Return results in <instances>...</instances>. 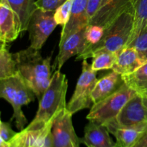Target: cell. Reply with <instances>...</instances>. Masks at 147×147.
Wrapping results in <instances>:
<instances>
[{
  "mask_svg": "<svg viewBox=\"0 0 147 147\" xmlns=\"http://www.w3.org/2000/svg\"><path fill=\"white\" fill-rule=\"evenodd\" d=\"M134 24V9L133 3L122 11L111 22L104 27V33L100 42L89 45L78 55L76 60L92 58L101 52H111L119 54L127 46Z\"/></svg>",
  "mask_w": 147,
  "mask_h": 147,
  "instance_id": "cell-1",
  "label": "cell"
},
{
  "mask_svg": "<svg viewBox=\"0 0 147 147\" xmlns=\"http://www.w3.org/2000/svg\"><path fill=\"white\" fill-rule=\"evenodd\" d=\"M17 73L40 101L51 81V56L43 57L40 50L30 46L13 54Z\"/></svg>",
  "mask_w": 147,
  "mask_h": 147,
  "instance_id": "cell-2",
  "label": "cell"
},
{
  "mask_svg": "<svg viewBox=\"0 0 147 147\" xmlns=\"http://www.w3.org/2000/svg\"><path fill=\"white\" fill-rule=\"evenodd\" d=\"M68 82L65 75L57 70L51 81L39 101L36 116L25 128L27 131H37L53 124L57 116L67 108L66 93Z\"/></svg>",
  "mask_w": 147,
  "mask_h": 147,
  "instance_id": "cell-3",
  "label": "cell"
},
{
  "mask_svg": "<svg viewBox=\"0 0 147 147\" xmlns=\"http://www.w3.org/2000/svg\"><path fill=\"white\" fill-rule=\"evenodd\" d=\"M0 97L11 104L13 108V116L11 120L15 119L16 127L20 131L24 130L27 120L22 110L23 106H27L34 100V92L17 74L12 77L0 80Z\"/></svg>",
  "mask_w": 147,
  "mask_h": 147,
  "instance_id": "cell-4",
  "label": "cell"
},
{
  "mask_svg": "<svg viewBox=\"0 0 147 147\" xmlns=\"http://www.w3.org/2000/svg\"><path fill=\"white\" fill-rule=\"evenodd\" d=\"M136 93L124 83L114 93L93 105L86 119L103 125L115 120L123 106Z\"/></svg>",
  "mask_w": 147,
  "mask_h": 147,
  "instance_id": "cell-5",
  "label": "cell"
},
{
  "mask_svg": "<svg viewBox=\"0 0 147 147\" xmlns=\"http://www.w3.org/2000/svg\"><path fill=\"white\" fill-rule=\"evenodd\" d=\"M96 73L91 68L87 60L82 63V73L76 84V89L67 104V109L72 114L83 109H88L93 104L91 95L98 79Z\"/></svg>",
  "mask_w": 147,
  "mask_h": 147,
  "instance_id": "cell-6",
  "label": "cell"
},
{
  "mask_svg": "<svg viewBox=\"0 0 147 147\" xmlns=\"http://www.w3.org/2000/svg\"><path fill=\"white\" fill-rule=\"evenodd\" d=\"M55 11H44L37 8L29 20L27 30L30 47L40 50L49 36L57 25L55 20Z\"/></svg>",
  "mask_w": 147,
  "mask_h": 147,
  "instance_id": "cell-7",
  "label": "cell"
},
{
  "mask_svg": "<svg viewBox=\"0 0 147 147\" xmlns=\"http://www.w3.org/2000/svg\"><path fill=\"white\" fill-rule=\"evenodd\" d=\"M121 127L147 130V108L140 93H136L126 103L116 119Z\"/></svg>",
  "mask_w": 147,
  "mask_h": 147,
  "instance_id": "cell-8",
  "label": "cell"
},
{
  "mask_svg": "<svg viewBox=\"0 0 147 147\" xmlns=\"http://www.w3.org/2000/svg\"><path fill=\"white\" fill-rule=\"evenodd\" d=\"M73 114L66 108L53 122L52 134L54 147H80L81 139L75 131Z\"/></svg>",
  "mask_w": 147,
  "mask_h": 147,
  "instance_id": "cell-9",
  "label": "cell"
},
{
  "mask_svg": "<svg viewBox=\"0 0 147 147\" xmlns=\"http://www.w3.org/2000/svg\"><path fill=\"white\" fill-rule=\"evenodd\" d=\"M86 27L69 36L63 43L59 45V53L55 60L53 68L60 70L69 58L81 53L87 46L85 38Z\"/></svg>",
  "mask_w": 147,
  "mask_h": 147,
  "instance_id": "cell-10",
  "label": "cell"
},
{
  "mask_svg": "<svg viewBox=\"0 0 147 147\" xmlns=\"http://www.w3.org/2000/svg\"><path fill=\"white\" fill-rule=\"evenodd\" d=\"M20 34V26L14 10L7 0L0 1V40L7 43L14 41Z\"/></svg>",
  "mask_w": 147,
  "mask_h": 147,
  "instance_id": "cell-11",
  "label": "cell"
},
{
  "mask_svg": "<svg viewBox=\"0 0 147 147\" xmlns=\"http://www.w3.org/2000/svg\"><path fill=\"white\" fill-rule=\"evenodd\" d=\"M88 2V0H73L71 14L68 22L63 27L59 45L63 43L69 36L80 31L89 24Z\"/></svg>",
  "mask_w": 147,
  "mask_h": 147,
  "instance_id": "cell-12",
  "label": "cell"
},
{
  "mask_svg": "<svg viewBox=\"0 0 147 147\" xmlns=\"http://www.w3.org/2000/svg\"><path fill=\"white\" fill-rule=\"evenodd\" d=\"M132 4V0H102L100 7L88 24L105 27Z\"/></svg>",
  "mask_w": 147,
  "mask_h": 147,
  "instance_id": "cell-13",
  "label": "cell"
},
{
  "mask_svg": "<svg viewBox=\"0 0 147 147\" xmlns=\"http://www.w3.org/2000/svg\"><path fill=\"white\" fill-rule=\"evenodd\" d=\"M81 144L87 147H116L107 128L94 121H89L85 127Z\"/></svg>",
  "mask_w": 147,
  "mask_h": 147,
  "instance_id": "cell-14",
  "label": "cell"
},
{
  "mask_svg": "<svg viewBox=\"0 0 147 147\" xmlns=\"http://www.w3.org/2000/svg\"><path fill=\"white\" fill-rule=\"evenodd\" d=\"M123 83L121 75L114 71L98 79L91 95L93 105L99 103L114 93Z\"/></svg>",
  "mask_w": 147,
  "mask_h": 147,
  "instance_id": "cell-15",
  "label": "cell"
},
{
  "mask_svg": "<svg viewBox=\"0 0 147 147\" xmlns=\"http://www.w3.org/2000/svg\"><path fill=\"white\" fill-rule=\"evenodd\" d=\"M145 62L136 50L131 47H124L118 54L112 71L126 76L136 71Z\"/></svg>",
  "mask_w": 147,
  "mask_h": 147,
  "instance_id": "cell-16",
  "label": "cell"
},
{
  "mask_svg": "<svg viewBox=\"0 0 147 147\" xmlns=\"http://www.w3.org/2000/svg\"><path fill=\"white\" fill-rule=\"evenodd\" d=\"M110 134L116 138V147H133L140 139L146 131L121 127L116 119L104 125Z\"/></svg>",
  "mask_w": 147,
  "mask_h": 147,
  "instance_id": "cell-17",
  "label": "cell"
},
{
  "mask_svg": "<svg viewBox=\"0 0 147 147\" xmlns=\"http://www.w3.org/2000/svg\"><path fill=\"white\" fill-rule=\"evenodd\" d=\"M17 17L20 26V34L27 31L29 20L37 9V0H7Z\"/></svg>",
  "mask_w": 147,
  "mask_h": 147,
  "instance_id": "cell-18",
  "label": "cell"
},
{
  "mask_svg": "<svg viewBox=\"0 0 147 147\" xmlns=\"http://www.w3.org/2000/svg\"><path fill=\"white\" fill-rule=\"evenodd\" d=\"M132 3L134 9V24L127 46L147 27V0H132Z\"/></svg>",
  "mask_w": 147,
  "mask_h": 147,
  "instance_id": "cell-19",
  "label": "cell"
},
{
  "mask_svg": "<svg viewBox=\"0 0 147 147\" xmlns=\"http://www.w3.org/2000/svg\"><path fill=\"white\" fill-rule=\"evenodd\" d=\"M123 82L136 93L147 90V61L131 74L122 76Z\"/></svg>",
  "mask_w": 147,
  "mask_h": 147,
  "instance_id": "cell-20",
  "label": "cell"
},
{
  "mask_svg": "<svg viewBox=\"0 0 147 147\" xmlns=\"http://www.w3.org/2000/svg\"><path fill=\"white\" fill-rule=\"evenodd\" d=\"M18 74L17 63L12 53H9L7 44L1 42L0 49V80Z\"/></svg>",
  "mask_w": 147,
  "mask_h": 147,
  "instance_id": "cell-21",
  "label": "cell"
},
{
  "mask_svg": "<svg viewBox=\"0 0 147 147\" xmlns=\"http://www.w3.org/2000/svg\"><path fill=\"white\" fill-rule=\"evenodd\" d=\"M118 54L111 52H101L95 55L92 58L91 68L94 71L109 70L113 68L117 59Z\"/></svg>",
  "mask_w": 147,
  "mask_h": 147,
  "instance_id": "cell-22",
  "label": "cell"
},
{
  "mask_svg": "<svg viewBox=\"0 0 147 147\" xmlns=\"http://www.w3.org/2000/svg\"><path fill=\"white\" fill-rule=\"evenodd\" d=\"M73 0H67L55 11V20L57 25L64 27L69 21L72 11Z\"/></svg>",
  "mask_w": 147,
  "mask_h": 147,
  "instance_id": "cell-23",
  "label": "cell"
},
{
  "mask_svg": "<svg viewBox=\"0 0 147 147\" xmlns=\"http://www.w3.org/2000/svg\"><path fill=\"white\" fill-rule=\"evenodd\" d=\"M104 33V27L96 24H88L85 30V38L87 46L97 44Z\"/></svg>",
  "mask_w": 147,
  "mask_h": 147,
  "instance_id": "cell-24",
  "label": "cell"
},
{
  "mask_svg": "<svg viewBox=\"0 0 147 147\" xmlns=\"http://www.w3.org/2000/svg\"><path fill=\"white\" fill-rule=\"evenodd\" d=\"M127 47L136 50L144 61H147V27Z\"/></svg>",
  "mask_w": 147,
  "mask_h": 147,
  "instance_id": "cell-25",
  "label": "cell"
},
{
  "mask_svg": "<svg viewBox=\"0 0 147 147\" xmlns=\"http://www.w3.org/2000/svg\"><path fill=\"white\" fill-rule=\"evenodd\" d=\"M67 0H37L35 2L37 8L44 11H55Z\"/></svg>",
  "mask_w": 147,
  "mask_h": 147,
  "instance_id": "cell-26",
  "label": "cell"
},
{
  "mask_svg": "<svg viewBox=\"0 0 147 147\" xmlns=\"http://www.w3.org/2000/svg\"><path fill=\"white\" fill-rule=\"evenodd\" d=\"M17 134V132L11 129L9 123L1 121L0 123V142H10Z\"/></svg>",
  "mask_w": 147,
  "mask_h": 147,
  "instance_id": "cell-27",
  "label": "cell"
},
{
  "mask_svg": "<svg viewBox=\"0 0 147 147\" xmlns=\"http://www.w3.org/2000/svg\"><path fill=\"white\" fill-rule=\"evenodd\" d=\"M102 0H88L87 7V13L89 22L94 17L100 7Z\"/></svg>",
  "mask_w": 147,
  "mask_h": 147,
  "instance_id": "cell-28",
  "label": "cell"
},
{
  "mask_svg": "<svg viewBox=\"0 0 147 147\" xmlns=\"http://www.w3.org/2000/svg\"><path fill=\"white\" fill-rule=\"evenodd\" d=\"M133 147H147V130Z\"/></svg>",
  "mask_w": 147,
  "mask_h": 147,
  "instance_id": "cell-29",
  "label": "cell"
},
{
  "mask_svg": "<svg viewBox=\"0 0 147 147\" xmlns=\"http://www.w3.org/2000/svg\"><path fill=\"white\" fill-rule=\"evenodd\" d=\"M140 94L142 97V100H143L144 104L145 106L147 108V90L143 92V93H140Z\"/></svg>",
  "mask_w": 147,
  "mask_h": 147,
  "instance_id": "cell-30",
  "label": "cell"
},
{
  "mask_svg": "<svg viewBox=\"0 0 147 147\" xmlns=\"http://www.w3.org/2000/svg\"><path fill=\"white\" fill-rule=\"evenodd\" d=\"M0 147H8V142H0Z\"/></svg>",
  "mask_w": 147,
  "mask_h": 147,
  "instance_id": "cell-31",
  "label": "cell"
},
{
  "mask_svg": "<svg viewBox=\"0 0 147 147\" xmlns=\"http://www.w3.org/2000/svg\"></svg>",
  "mask_w": 147,
  "mask_h": 147,
  "instance_id": "cell-32",
  "label": "cell"
}]
</instances>
